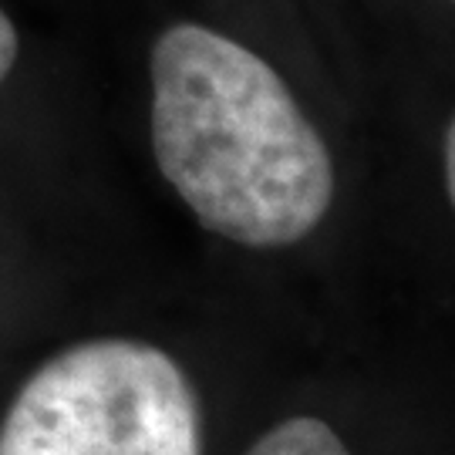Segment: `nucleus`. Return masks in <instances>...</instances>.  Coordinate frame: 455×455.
Segmentation results:
<instances>
[{"label": "nucleus", "mask_w": 455, "mask_h": 455, "mask_svg": "<svg viewBox=\"0 0 455 455\" xmlns=\"http://www.w3.org/2000/svg\"><path fill=\"white\" fill-rule=\"evenodd\" d=\"M152 152L199 227L243 246H291L334 199V163L287 82L203 24L152 48Z\"/></svg>", "instance_id": "obj_1"}, {"label": "nucleus", "mask_w": 455, "mask_h": 455, "mask_svg": "<svg viewBox=\"0 0 455 455\" xmlns=\"http://www.w3.org/2000/svg\"><path fill=\"white\" fill-rule=\"evenodd\" d=\"M0 455H203L199 398L152 344L84 341L20 388L0 425Z\"/></svg>", "instance_id": "obj_2"}, {"label": "nucleus", "mask_w": 455, "mask_h": 455, "mask_svg": "<svg viewBox=\"0 0 455 455\" xmlns=\"http://www.w3.org/2000/svg\"><path fill=\"white\" fill-rule=\"evenodd\" d=\"M246 455H351L334 428L321 419L297 415L287 422L274 425L263 439L253 442V449Z\"/></svg>", "instance_id": "obj_3"}, {"label": "nucleus", "mask_w": 455, "mask_h": 455, "mask_svg": "<svg viewBox=\"0 0 455 455\" xmlns=\"http://www.w3.org/2000/svg\"><path fill=\"white\" fill-rule=\"evenodd\" d=\"M17 61V31L11 24V17L0 11V82L11 75V68Z\"/></svg>", "instance_id": "obj_4"}, {"label": "nucleus", "mask_w": 455, "mask_h": 455, "mask_svg": "<svg viewBox=\"0 0 455 455\" xmlns=\"http://www.w3.org/2000/svg\"><path fill=\"white\" fill-rule=\"evenodd\" d=\"M445 186H449V199L455 193V132L449 125L445 132Z\"/></svg>", "instance_id": "obj_5"}]
</instances>
